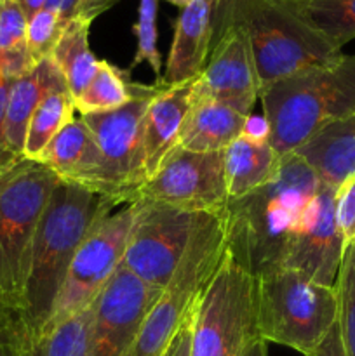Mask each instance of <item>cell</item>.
I'll return each instance as SVG.
<instances>
[{
  "label": "cell",
  "mask_w": 355,
  "mask_h": 356,
  "mask_svg": "<svg viewBox=\"0 0 355 356\" xmlns=\"http://www.w3.org/2000/svg\"><path fill=\"white\" fill-rule=\"evenodd\" d=\"M138 200L159 202L195 214H221L230 204L225 152L195 153L178 146L138 188L132 204Z\"/></svg>",
  "instance_id": "obj_11"
},
{
  "label": "cell",
  "mask_w": 355,
  "mask_h": 356,
  "mask_svg": "<svg viewBox=\"0 0 355 356\" xmlns=\"http://www.w3.org/2000/svg\"><path fill=\"white\" fill-rule=\"evenodd\" d=\"M0 356H31L26 334L10 323L0 322Z\"/></svg>",
  "instance_id": "obj_35"
},
{
  "label": "cell",
  "mask_w": 355,
  "mask_h": 356,
  "mask_svg": "<svg viewBox=\"0 0 355 356\" xmlns=\"http://www.w3.org/2000/svg\"><path fill=\"white\" fill-rule=\"evenodd\" d=\"M228 236V209L221 214H205L200 219L173 278L153 302L124 356H164L171 341L197 306L221 261Z\"/></svg>",
  "instance_id": "obj_7"
},
{
  "label": "cell",
  "mask_w": 355,
  "mask_h": 356,
  "mask_svg": "<svg viewBox=\"0 0 355 356\" xmlns=\"http://www.w3.org/2000/svg\"><path fill=\"white\" fill-rule=\"evenodd\" d=\"M10 82H0V174L9 170L10 167L19 162V156L14 155L7 143L6 134V110H7V96H9Z\"/></svg>",
  "instance_id": "obj_36"
},
{
  "label": "cell",
  "mask_w": 355,
  "mask_h": 356,
  "mask_svg": "<svg viewBox=\"0 0 355 356\" xmlns=\"http://www.w3.org/2000/svg\"><path fill=\"white\" fill-rule=\"evenodd\" d=\"M118 0H80L79 9H77V17H82L93 23L97 16L113 7Z\"/></svg>",
  "instance_id": "obj_39"
},
{
  "label": "cell",
  "mask_w": 355,
  "mask_h": 356,
  "mask_svg": "<svg viewBox=\"0 0 355 356\" xmlns=\"http://www.w3.org/2000/svg\"><path fill=\"white\" fill-rule=\"evenodd\" d=\"M211 42V9L207 0H194L181 9L176 19L166 70L157 80V86L173 87L197 79L207 65Z\"/></svg>",
  "instance_id": "obj_16"
},
{
  "label": "cell",
  "mask_w": 355,
  "mask_h": 356,
  "mask_svg": "<svg viewBox=\"0 0 355 356\" xmlns=\"http://www.w3.org/2000/svg\"><path fill=\"white\" fill-rule=\"evenodd\" d=\"M54 90H68V87L52 58L42 59L28 75L10 82L6 110V134L10 149L19 159H23L24 139L31 115L42 99Z\"/></svg>",
  "instance_id": "obj_19"
},
{
  "label": "cell",
  "mask_w": 355,
  "mask_h": 356,
  "mask_svg": "<svg viewBox=\"0 0 355 356\" xmlns=\"http://www.w3.org/2000/svg\"><path fill=\"white\" fill-rule=\"evenodd\" d=\"M336 218L345 249L355 242V172L338 188Z\"/></svg>",
  "instance_id": "obj_32"
},
{
  "label": "cell",
  "mask_w": 355,
  "mask_h": 356,
  "mask_svg": "<svg viewBox=\"0 0 355 356\" xmlns=\"http://www.w3.org/2000/svg\"><path fill=\"white\" fill-rule=\"evenodd\" d=\"M195 80L173 87H160L155 83L159 90L150 101L145 117V181L150 179L173 149L178 148L181 129L191 106Z\"/></svg>",
  "instance_id": "obj_17"
},
{
  "label": "cell",
  "mask_w": 355,
  "mask_h": 356,
  "mask_svg": "<svg viewBox=\"0 0 355 356\" xmlns=\"http://www.w3.org/2000/svg\"><path fill=\"white\" fill-rule=\"evenodd\" d=\"M131 205L132 222L122 264L150 287L164 289L205 214L152 200H138Z\"/></svg>",
  "instance_id": "obj_10"
},
{
  "label": "cell",
  "mask_w": 355,
  "mask_h": 356,
  "mask_svg": "<svg viewBox=\"0 0 355 356\" xmlns=\"http://www.w3.org/2000/svg\"><path fill=\"white\" fill-rule=\"evenodd\" d=\"M75 103L68 90H54L38 104L28 124L23 159L38 160L49 143L73 120Z\"/></svg>",
  "instance_id": "obj_27"
},
{
  "label": "cell",
  "mask_w": 355,
  "mask_h": 356,
  "mask_svg": "<svg viewBox=\"0 0 355 356\" xmlns=\"http://www.w3.org/2000/svg\"><path fill=\"white\" fill-rule=\"evenodd\" d=\"M166 2L173 3V6L180 7V9H184V7H187V6H190V3L194 2V0H166Z\"/></svg>",
  "instance_id": "obj_43"
},
{
  "label": "cell",
  "mask_w": 355,
  "mask_h": 356,
  "mask_svg": "<svg viewBox=\"0 0 355 356\" xmlns=\"http://www.w3.org/2000/svg\"><path fill=\"white\" fill-rule=\"evenodd\" d=\"M143 83L132 82L129 72L117 68L106 59H100L96 75L77 97L75 111L80 115L103 113L125 106L141 90Z\"/></svg>",
  "instance_id": "obj_25"
},
{
  "label": "cell",
  "mask_w": 355,
  "mask_h": 356,
  "mask_svg": "<svg viewBox=\"0 0 355 356\" xmlns=\"http://www.w3.org/2000/svg\"><path fill=\"white\" fill-rule=\"evenodd\" d=\"M93 305L45 330L31 348V356H90Z\"/></svg>",
  "instance_id": "obj_28"
},
{
  "label": "cell",
  "mask_w": 355,
  "mask_h": 356,
  "mask_svg": "<svg viewBox=\"0 0 355 356\" xmlns=\"http://www.w3.org/2000/svg\"><path fill=\"white\" fill-rule=\"evenodd\" d=\"M281 167V155L268 143H253L244 136L225 149V179L230 202L240 200L270 183Z\"/></svg>",
  "instance_id": "obj_22"
},
{
  "label": "cell",
  "mask_w": 355,
  "mask_h": 356,
  "mask_svg": "<svg viewBox=\"0 0 355 356\" xmlns=\"http://www.w3.org/2000/svg\"><path fill=\"white\" fill-rule=\"evenodd\" d=\"M249 115L211 99H191L178 146L195 153L225 152L242 136Z\"/></svg>",
  "instance_id": "obj_20"
},
{
  "label": "cell",
  "mask_w": 355,
  "mask_h": 356,
  "mask_svg": "<svg viewBox=\"0 0 355 356\" xmlns=\"http://www.w3.org/2000/svg\"><path fill=\"white\" fill-rule=\"evenodd\" d=\"M239 24L249 38L261 89L343 54L281 0H244Z\"/></svg>",
  "instance_id": "obj_8"
},
{
  "label": "cell",
  "mask_w": 355,
  "mask_h": 356,
  "mask_svg": "<svg viewBox=\"0 0 355 356\" xmlns=\"http://www.w3.org/2000/svg\"><path fill=\"white\" fill-rule=\"evenodd\" d=\"M256 337H261L256 275L239 243L228 236L221 261L195 308L191 356H239Z\"/></svg>",
  "instance_id": "obj_6"
},
{
  "label": "cell",
  "mask_w": 355,
  "mask_h": 356,
  "mask_svg": "<svg viewBox=\"0 0 355 356\" xmlns=\"http://www.w3.org/2000/svg\"><path fill=\"white\" fill-rule=\"evenodd\" d=\"M134 35L138 38V49L131 66L134 68L141 63H148L159 80L162 72V58L157 49V0H139Z\"/></svg>",
  "instance_id": "obj_29"
},
{
  "label": "cell",
  "mask_w": 355,
  "mask_h": 356,
  "mask_svg": "<svg viewBox=\"0 0 355 356\" xmlns=\"http://www.w3.org/2000/svg\"><path fill=\"white\" fill-rule=\"evenodd\" d=\"M211 9V26H212V42L211 51L219 44L226 31L240 23V13H242L244 0H207Z\"/></svg>",
  "instance_id": "obj_33"
},
{
  "label": "cell",
  "mask_w": 355,
  "mask_h": 356,
  "mask_svg": "<svg viewBox=\"0 0 355 356\" xmlns=\"http://www.w3.org/2000/svg\"><path fill=\"white\" fill-rule=\"evenodd\" d=\"M37 162L51 169L61 183L94 191L101 170V152L93 132L79 117L49 143Z\"/></svg>",
  "instance_id": "obj_18"
},
{
  "label": "cell",
  "mask_w": 355,
  "mask_h": 356,
  "mask_svg": "<svg viewBox=\"0 0 355 356\" xmlns=\"http://www.w3.org/2000/svg\"><path fill=\"white\" fill-rule=\"evenodd\" d=\"M90 21L73 17L68 21L52 51L51 58L61 72L73 101L84 92L93 76L96 75L100 59L94 58L89 47Z\"/></svg>",
  "instance_id": "obj_23"
},
{
  "label": "cell",
  "mask_w": 355,
  "mask_h": 356,
  "mask_svg": "<svg viewBox=\"0 0 355 356\" xmlns=\"http://www.w3.org/2000/svg\"><path fill=\"white\" fill-rule=\"evenodd\" d=\"M239 356H268L267 341L261 339V337H256V339H253L244 348V351Z\"/></svg>",
  "instance_id": "obj_41"
},
{
  "label": "cell",
  "mask_w": 355,
  "mask_h": 356,
  "mask_svg": "<svg viewBox=\"0 0 355 356\" xmlns=\"http://www.w3.org/2000/svg\"><path fill=\"white\" fill-rule=\"evenodd\" d=\"M336 188L320 183L281 263L327 287L336 284L345 254L336 218Z\"/></svg>",
  "instance_id": "obj_14"
},
{
  "label": "cell",
  "mask_w": 355,
  "mask_h": 356,
  "mask_svg": "<svg viewBox=\"0 0 355 356\" xmlns=\"http://www.w3.org/2000/svg\"><path fill=\"white\" fill-rule=\"evenodd\" d=\"M260 94L249 38L242 24H235L209 54L207 65L194 83L191 99H211L251 115Z\"/></svg>",
  "instance_id": "obj_15"
},
{
  "label": "cell",
  "mask_w": 355,
  "mask_h": 356,
  "mask_svg": "<svg viewBox=\"0 0 355 356\" xmlns=\"http://www.w3.org/2000/svg\"><path fill=\"white\" fill-rule=\"evenodd\" d=\"M0 82H6V80H2V79H0Z\"/></svg>",
  "instance_id": "obj_44"
},
{
  "label": "cell",
  "mask_w": 355,
  "mask_h": 356,
  "mask_svg": "<svg viewBox=\"0 0 355 356\" xmlns=\"http://www.w3.org/2000/svg\"><path fill=\"white\" fill-rule=\"evenodd\" d=\"M270 145L281 156L296 152L329 125L355 115V54H341L261 89Z\"/></svg>",
  "instance_id": "obj_2"
},
{
  "label": "cell",
  "mask_w": 355,
  "mask_h": 356,
  "mask_svg": "<svg viewBox=\"0 0 355 356\" xmlns=\"http://www.w3.org/2000/svg\"><path fill=\"white\" fill-rule=\"evenodd\" d=\"M320 179L298 155L281 156V167L270 183L228 204L230 236L246 254L254 275L281 266Z\"/></svg>",
  "instance_id": "obj_3"
},
{
  "label": "cell",
  "mask_w": 355,
  "mask_h": 356,
  "mask_svg": "<svg viewBox=\"0 0 355 356\" xmlns=\"http://www.w3.org/2000/svg\"><path fill=\"white\" fill-rule=\"evenodd\" d=\"M59 183L44 163L28 159L0 174V320L24 334V289L31 247L38 221Z\"/></svg>",
  "instance_id": "obj_4"
},
{
  "label": "cell",
  "mask_w": 355,
  "mask_h": 356,
  "mask_svg": "<svg viewBox=\"0 0 355 356\" xmlns=\"http://www.w3.org/2000/svg\"><path fill=\"white\" fill-rule=\"evenodd\" d=\"M336 329L317 356H355V242L345 249L336 278Z\"/></svg>",
  "instance_id": "obj_26"
},
{
  "label": "cell",
  "mask_w": 355,
  "mask_h": 356,
  "mask_svg": "<svg viewBox=\"0 0 355 356\" xmlns=\"http://www.w3.org/2000/svg\"><path fill=\"white\" fill-rule=\"evenodd\" d=\"M256 313L261 339L317 356L336 329V287L291 268H268L256 273Z\"/></svg>",
  "instance_id": "obj_5"
},
{
  "label": "cell",
  "mask_w": 355,
  "mask_h": 356,
  "mask_svg": "<svg viewBox=\"0 0 355 356\" xmlns=\"http://www.w3.org/2000/svg\"><path fill=\"white\" fill-rule=\"evenodd\" d=\"M28 16L17 0H0V51L26 44Z\"/></svg>",
  "instance_id": "obj_31"
},
{
  "label": "cell",
  "mask_w": 355,
  "mask_h": 356,
  "mask_svg": "<svg viewBox=\"0 0 355 356\" xmlns=\"http://www.w3.org/2000/svg\"><path fill=\"white\" fill-rule=\"evenodd\" d=\"M159 87L145 86L125 106L103 113L80 115L101 152V170L94 191L113 202L131 205L145 183V117Z\"/></svg>",
  "instance_id": "obj_9"
},
{
  "label": "cell",
  "mask_w": 355,
  "mask_h": 356,
  "mask_svg": "<svg viewBox=\"0 0 355 356\" xmlns=\"http://www.w3.org/2000/svg\"><path fill=\"white\" fill-rule=\"evenodd\" d=\"M131 222L132 205H125L122 211L106 216L84 240L66 273L44 332L93 305L101 289L122 264Z\"/></svg>",
  "instance_id": "obj_12"
},
{
  "label": "cell",
  "mask_w": 355,
  "mask_h": 356,
  "mask_svg": "<svg viewBox=\"0 0 355 356\" xmlns=\"http://www.w3.org/2000/svg\"><path fill=\"white\" fill-rule=\"evenodd\" d=\"M324 38L343 49L355 38V0H281Z\"/></svg>",
  "instance_id": "obj_24"
},
{
  "label": "cell",
  "mask_w": 355,
  "mask_h": 356,
  "mask_svg": "<svg viewBox=\"0 0 355 356\" xmlns=\"http://www.w3.org/2000/svg\"><path fill=\"white\" fill-rule=\"evenodd\" d=\"M320 183L340 188L355 172V115L329 125L296 149Z\"/></svg>",
  "instance_id": "obj_21"
},
{
  "label": "cell",
  "mask_w": 355,
  "mask_h": 356,
  "mask_svg": "<svg viewBox=\"0 0 355 356\" xmlns=\"http://www.w3.org/2000/svg\"><path fill=\"white\" fill-rule=\"evenodd\" d=\"M113 202L89 188L59 183L38 221L24 289L23 325L31 346L51 320L77 250L110 216Z\"/></svg>",
  "instance_id": "obj_1"
},
{
  "label": "cell",
  "mask_w": 355,
  "mask_h": 356,
  "mask_svg": "<svg viewBox=\"0 0 355 356\" xmlns=\"http://www.w3.org/2000/svg\"><path fill=\"white\" fill-rule=\"evenodd\" d=\"M65 26L66 24L63 23L61 17L45 7L28 17L26 47L35 61L38 63L45 58H51Z\"/></svg>",
  "instance_id": "obj_30"
},
{
  "label": "cell",
  "mask_w": 355,
  "mask_h": 356,
  "mask_svg": "<svg viewBox=\"0 0 355 356\" xmlns=\"http://www.w3.org/2000/svg\"><path fill=\"white\" fill-rule=\"evenodd\" d=\"M197 308V306H195ZM194 318H195V309L190 313L181 329L171 341L169 348L166 350L164 356H191V339H194Z\"/></svg>",
  "instance_id": "obj_37"
},
{
  "label": "cell",
  "mask_w": 355,
  "mask_h": 356,
  "mask_svg": "<svg viewBox=\"0 0 355 356\" xmlns=\"http://www.w3.org/2000/svg\"><path fill=\"white\" fill-rule=\"evenodd\" d=\"M80 0H45V9L52 10L61 17L63 23H68L73 17H77V9H79Z\"/></svg>",
  "instance_id": "obj_40"
},
{
  "label": "cell",
  "mask_w": 355,
  "mask_h": 356,
  "mask_svg": "<svg viewBox=\"0 0 355 356\" xmlns=\"http://www.w3.org/2000/svg\"><path fill=\"white\" fill-rule=\"evenodd\" d=\"M160 292L120 264L93 302L90 356H124Z\"/></svg>",
  "instance_id": "obj_13"
},
{
  "label": "cell",
  "mask_w": 355,
  "mask_h": 356,
  "mask_svg": "<svg viewBox=\"0 0 355 356\" xmlns=\"http://www.w3.org/2000/svg\"><path fill=\"white\" fill-rule=\"evenodd\" d=\"M270 124H268L265 115H253L247 117L244 124L242 136L253 143H268L270 141Z\"/></svg>",
  "instance_id": "obj_38"
},
{
  "label": "cell",
  "mask_w": 355,
  "mask_h": 356,
  "mask_svg": "<svg viewBox=\"0 0 355 356\" xmlns=\"http://www.w3.org/2000/svg\"><path fill=\"white\" fill-rule=\"evenodd\" d=\"M17 2H19V6L23 7L24 14H26L28 17H31L37 10H40L42 7H44L45 0H17Z\"/></svg>",
  "instance_id": "obj_42"
},
{
  "label": "cell",
  "mask_w": 355,
  "mask_h": 356,
  "mask_svg": "<svg viewBox=\"0 0 355 356\" xmlns=\"http://www.w3.org/2000/svg\"><path fill=\"white\" fill-rule=\"evenodd\" d=\"M35 66H37V61L31 58L26 44L0 51V79L6 82H14L28 75Z\"/></svg>",
  "instance_id": "obj_34"
}]
</instances>
